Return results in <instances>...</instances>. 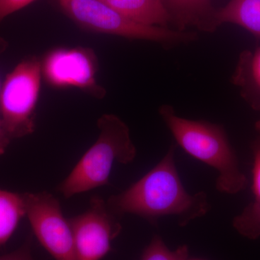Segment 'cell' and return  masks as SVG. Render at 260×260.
<instances>
[{
  "instance_id": "obj_1",
  "label": "cell",
  "mask_w": 260,
  "mask_h": 260,
  "mask_svg": "<svg viewBox=\"0 0 260 260\" xmlns=\"http://www.w3.org/2000/svg\"><path fill=\"white\" fill-rule=\"evenodd\" d=\"M176 145H172L162 160L126 190L107 200L109 209L121 218L126 214L138 215L150 223L159 218L175 216L185 226L210 210L204 191L194 194L183 185L175 164Z\"/></svg>"
},
{
  "instance_id": "obj_2",
  "label": "cell",
  "mask_w": 260,
  "mask_h": 260,
  "mask_svg": "<svg viewBox=\"0 0 260 260\" xmlns=\"http://www.w3.org/2000/svg\"><path fill=\"white\" fill-rule=\"evenodd\" d=\"M159 114L184 151L217 171L218 191L235 194L246 189L247 178L241 171L223 126L181 117L169 105L161 106Z\"/></svg>"
},
{
  "instance_id": "obj_3",
  "label": "cell",
  "mask_w": 260,
  "mask_h": 260,
  "mask_svg": "<svg viewBox=\"0 0 260 260\" xmlns=\"http://www.w3.org/2000/svg\"><path fill=\"white\" fill-rule=\"evenodd\" d=\"M97 125L100 133L96 141L58 186L65 198L108 185L114 164H128L136 157L129 127L120 118L104 114Z\"/></svg>"
},
{
  "instance_id": "obj_4",
  "label": "cell",
  "mask_w": 260,
  "mask_h": 260,
  "mask_svg": "<svg viewBox=\"0 0 260 260\" xmlns=\"http://www.w3.org/2000/svg\"><path fill=\"white\" fill-rule=\"evenodd\" d=\"M68 18L91 31L126 39L151 41L164 45L196 40L195 32L135 23L101 0H53Z\"/></svg>"
},
{
  "instance_id": "obj_5",
  "label": "cell",
  "mask_w": 260,
  "mask_h": 260,
  "mask_svg": "<svg viewBox=\"0 0 260 260\" xmlns=\"http://www.w3.org/2000/svg\"><path fill=\"white\" fill-rule=\"evenodd\" d=\"M42 79L41 60L37 56L24 59L5 78L0 94V117L11 140L35 131Z\"/></svg>"
},
{
  "instance_id": "obj_6",
  "label": "cell",
  "mask_w": 260,
  "mask_h": 260,
  "mask_svg": "<svg viewBox=\"0 0 260 260\" xmlns=\"http://www.w3.org/2000/svg\"><path fill=\"white\" fill-rule=\"evenodd\" d=\"M25 211L34 236L55 260H78L69 219L60 203L47 191L23 193Z\"/></svg>"
},
{
  "instance_id": "obj_7",
  "label": "cell",
  "mask_w": 260,
  "mask_h": 260,
  "mask_svg": "<svg viewBox=\"0 0 260 260\" xmlns=\"http://www.w3.org/2000/svg\"><path fill=\"white\" fill-rule=\"evenodd\" d=\"M41 66L42 78L53 88H76L97 99L105 96L96 80L97 56L90 48H55L45 54Z\"/></svg>"
},
{
  "instance_id": "obj_8",
  "label": "cell",
  "mask_w": 260,
  "mask_h": 260,
  "mask_svg": "<svg viewBox=\"0 0 260 260\" xmlns=\"http://www.w3.org/2000/svg\"><path fill=\"white\" fill-rule=\"evenodd\" d=\"M119 219L101 197L93 196L86 211L69 219L78 260H102L121 232Z\"/></svg>"
},
{
  "instance_id": "obj_9",
  "label": "cell",
  "mask_w": 260,
  "mask_h": 260,
  "mask_svg": "<svg viewBox=\"0 0 260 260\" xmlns=\"http://www.w3.org/2000/svg\"><path fill=\"white\" fill-rule=\"evenodd\" d=\"M176 30L185 31L188 26H194L200 30L213 32L215 8L211 0H161Z\"/></svg>"
},
{
  "instance_id": "obj_10",
  "label": "cell",
  "mask_w": 260,
  "mask_h": 260,
  "mask_svg": "<svg viewBox=\"0 0 260 260\" xmlns=\"http://www.w3.org/2000/svg\"><path fill=\"white\" fill-rule=\"evenodd\" d=\"M123 16L147 26L168 28L172 18L161 0H101Z\"/></svg>"
},
{
  "instance_id": "obj_11",
  "label": "cell",
  "mask_w": 260,
  "mask_h": 260,
  "mask_svg": "<svg viewBox=\"0 0 260 260\" xmlns=\"http://www.w3.org/2000/svg\"><path fill=\"white\" fill-rule=\"evenodd\" d=\"M232 83L240 89L246 103L254 110L260 111V47L240 54Z\"/></svg>"
},
{
  "instance_id": "obj_12",
  "label": "cell",
  "mask_w": 260,
  "mask_h": 260,
  "mask_svg": "<svg viewBox=\"0 0 260 260\" xmlns=\"http://www.w3.org/2000/svg\"><path fill=\"white\" fill-rule=\"evenodd\" d=\"M213 18L215 29L223 23L236 24L260 39V0H230L215 10Z\"/></svg>"
},
{
  "instance_id": "obj_13",
  "label": "cell",
  "mask_w": 260,
  "mask_h": 260,
  "mask_svg": "<svg viewBox=\"0 0 260 260\" xmlns=\"http://www.w3.org/2000/svg\"><path fill=\"white\" fill-rule=\"evenodd\" d=\"M25 215L23 194L0 189V246L11 239Z\"/></svg>"
},
{
  "instance_id": "obj_14",
  "label": "cell",
  "mask_w": 260,
  "mask_h": 260,
  "mask_svg": "<svg viewBox=\"0 0 260 260\" xmlns=\"http://www.w3.org/2000/svg\"><path fill=\"white\" fill-rule=\"evenodd\" d=\"M233 225L241 235L248 239L260 237V203L253 201L234 218Z\"/></svg>"
},
{
  "instance_id": "obj_15",
  "label": "cell",
  "mask_w": 260,
  "mask_h": 260,
  "mask_svg": "<svg viewBox=\"0 0 260 260\" xmlns=\"http://www.w3.org/2000/svg\"><path fill=\"white\" fill-rule=\"evenodd\" d=\"M188 258L187 246L182 245L175 250H171L161 238L155 236L145 247L140 260H186Z\"/></svg>"
},
{
  "instance_id": "obj_16",
  "label": "cell",
  "mask_w": 260,
  "mask_h": 260,
  "mask_svg": "<svg viewBox=\"0 0 260 260\" xmlns=\"http://www.w3.org/2000/svg\"><path fill=\"white\" fill-rule=\"evenodd\" d=\"M256 136L251 149L253 153L252 191L254 201L260 203V120L256 123Z\"/></svg>"
},
{
  "instance_id": "obj_17",
  "label": "cell",
  "mask_w": 260,
  "mask_h": 260,
  "mask_svg": "<svg viewBox=\"0 0 260 260\" xmlns=\"http://www.w3.org/2000/svg\"><path fill=\"white\" fill-rule=\"evenodd\" d=\"M32 237L30 235L18 249L0 255V260H35L32 255Z\"/></svg>"
},
{
  "instance_id": "obj_18",
  "label": "cell",
  "mask_w": 260,
  "mask_h": 260,
  "mask_svg": "<svg viewBox=\"0 0 260 260\" xmlns=\"http://www.w3.org/2000/svg\"><path fill=\"white\" fill-rule=\"evenodd\" d=\"M36 0H0V23L8 15L31 4Z\"/></svg>"
},
{
  "instance_id": "obj_19",
  "label": "cell",
  "mask_w": 260,
  "mask_h": 260,
  "mask_svg": "<svg viewBox=\"0 0 260 260\" xmlns=\"http://www.w3.org/2000/svg\"><path fill=\"white\" fill-rule=\"evenodd\" d=\"M10 142H11V139L8 136L1 117H0V156L5 153V150H6L8 145H10Z\"/></svg>"
},
{
  "instance_id": "obj_20",
  "label": "cell",
  "mask_w": 260,
  "mask_h": 260,
  "mask_svg": "<svg viewBox=\"0 0 260 260\" xmlns=\"http://www.w3.org/2000/svg\"><path fill=\"white\" fill-rule=\"evenodd\" d=\"M8 47V42L5 40L3 38L0 37V54H3ZM2 84L0 82V94H1Z\"/></svg>"
},
{
  "instance_id": "obj_21",
  "label": "cell",
  "mask_w": 260,
  "mask_h": 260,
  "mask_svg": "<svg viewBox=\"0 0 260 260\" xmlns=\"http://www.w3.org/2000/svg\"><path fill=\"white\" fill-rule=\"evenodd\" d=\"M186 260H203V259H189V258H188Z\"/></svg>"
}]
</instances>
